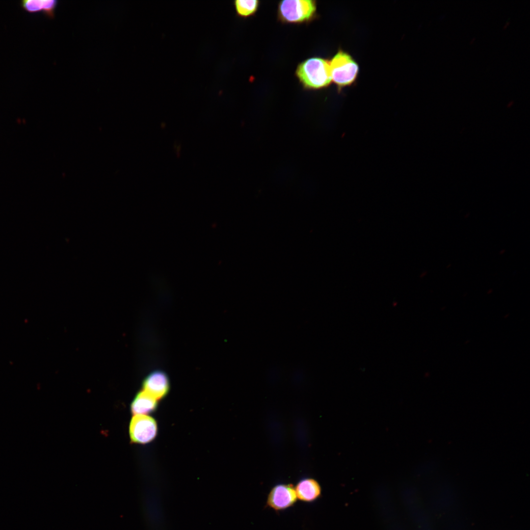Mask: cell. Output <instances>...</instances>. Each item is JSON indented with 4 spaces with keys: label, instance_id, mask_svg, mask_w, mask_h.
<instances>
[{
    "label": "cell",
    "instance_id": "7",
    "mask_svg": "<svg viewBox=\"0 0 530 530\" xmlns=\"http://www.w3.org/2000/svg\"><path fill=\"white\" fill-rule=\"evenodd\" d=\"M297 500L305 503H313L321 495V488L319 483L312 478L299 480L294 487Z\"/></svg>",
    "mask_w": 530,
    "mask_h": 530
},
{
    "label": "cell",
    "instance_id": "5",
    "mask_svg": "<svg viewBox=\"0 0 530 530\" xmlns=\"http://www.w3.org/2000/svg\"><path fill=\"white\" fill-rule=\"evenodd\" d=\"M297 501L294 487L291 484L280 483L275 485L269 491L266 505L274 510L281 511L292 506Z\"/></svg>",
    "mask_w": 530,
    "mask_h": 530
},
{
    "label": "cell",
    "instance_id": "11",
    "mask_svg": "<svg viewBox=\"0 0 530 530\" xmlns=\"http://www.w3.org/2000/svg\"><path fill=\"white\" fill-rule=\"evenodd\" d=\"M237 14L241 17L253 15L257 10L259 1L257 0H237L234 1Z\"/></svg>",
    "mask_w": 530,
    "mask_h": 530
},
{
    "label": "cell",
    "instance_id": "9",
    "mask_svg": "<svg viewBox=\"0 0 530 530\" xmlns=\"http://www.w3.org/2000/svg\"><path fill=\"white\" fill-rule=\"evenodd\" d=\"M157 406V399L143 390L135 396L131 408L134 415H146L154 411Z\"/></svg>",
    "mask_w": 530,
    "mask_h": 530
},
{
    "label": "cell",
    "instance_id": "1",
    "mask_svg": "<svg viewBox=\"0 0 530 530\" xmlns=\"http://www.w3.org/2000/svg\"><path fill=\"white\" fill-rule=\"evenodd\" d=\"M295 74L302 85L307 89L325 88L332 82L329 61L320 57H312L300 63Z\"/></svg>",
    "mask_w": 530,
    "mask_h": 530
},
{
    "label": "cell",
    "instance_id": "3",
    "mask_svg": "<svg viewBox=\"0 0 530 530\" xmlns=\"http://www.w3.org/2000/svg\"><path fill=\"white\" fill-rule=\"evenodd\" d=\"M316 1L312 0H285L278 5V15L282 21L301 23L311 20L316 12Z\"/></svg>",
    "mask_w": 530,
    "mask_h": 530
},
{
    "label": "cell",
    "instance_id": "2",
    "mask_svg": "<svg viewBox=\"0 0 530 530\" xmlns=\"http://www.w3.org/2000/svg\"><path fill=\"white\" fill-rule=\"evenodd\" d=\"M332 81L339 90L353 84L357 80L359 67L351 55L340 50L329 61Z\"/></svg>",
    "mask_w": 530,
    "mask_h": 530
},
{
    "label": "cell",
    "instance_id": "4",
    "mask_svg": "<svg viewBox=\"0 0 530 530\" xmlns=\"http://www.w3.org/2000/svg\"><path fill=\"white\" fill-rule=\"evenodd\" d=\"M157 426L155 420L146 415H134L130 424V435L133 442L145 444L154 439Z\"/></svg>",
    "mask_w": 530,
    "mask_h": 530
},
{
    "label": "cell",
    "instance_id": "8",
    "mask_svg": "<svg viewBox=\"0 0 530 530\" xmlns=\"http://www.w3.org/2000/svg\"><path fill=\"white\" fill-rule=\"evenodd\" d=\"M160 499H144L146 517L152 530H164V519Z\"/></svg>",
    "mask_w": 530,
    "mask_h": 530
},
{
    "label": "cell",
    "instance_id": "10",
    "mask_svg": "<svg viewBox=\"0 0 530 530\" xmlns=\"http://www.w3.org/2000/svg\"><path fill=\"white\" fill-rule=\"evenodd\" d=\"M55 4L53 0H24L21 2L23 8L29 12L44 11L50 16L52 14Z\"/></svg>",
    "mask_w": 530,
    "mask_h": 530
},
{
    "label": "cell",
    "instance_id": "6",
    "mask_svg": "<svg viewBox=\"0 0 530 530\" xmlns=\"http://www.w3.org/2000/svg\"><path fill=\"white\" fill-rule=\"evenodd\" d=\"M143 391L156 399L165 397L170 388L169 381L166 373L160 370H156L149 373L143 382Z\"/></svg>",
    "mask_w": 530,
    "mask_h": 530
}]
</instances>
